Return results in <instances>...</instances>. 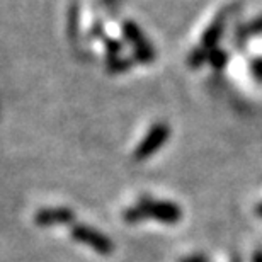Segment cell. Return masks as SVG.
Here are the masks:
<instances>
[{
	"instance_id": "6da1fadb",
	"label": "cell",
	"mask_w": 262,
	"mask_h": 262,
	"mask_svg": "<svg viewBox=\"0 0 262 262\" xmlns=\"http://www.w3.org/2000/svg\"><path fill=\"white\" fill-rule=\"evenodd\" d=\"M123 218L128 223H138L145 218H154L159 220L162 223L174 225L182 218V209L177 206L176 203L170 201H159V199L151 198H141L135 206L128 208L124 211Z\"/></svg>"
},
{
	"instance_id": "7a4b0ae2",
	"label": "cell",
	"mask_w": 262,
	"mask_h": 262,
	"mask_svg": "<svg viewBox=\"0 0 262 262\" xmlns=\"http://www.w3.org/2000/svg\"><path fill=\"white\" fill-rule=\"evenodd\" d=\"M170 136V126L167 123H155L154 126L150 128V131L146 133V136L141 140V143L136 146L135 150V160H146L150 159L151 155L155 154L160 146L165 145V141L169 140Z\"/></svg>"
},
{
	"instance_id": "3957f363",
	"label": "cell",
	"mask_w": 262,
	"mask_h": 262,
	"mask_svg": "<svg viewBox=\"0 0 262 262\" xmlns=\"http://www.w3.org/2000/svg\"><path fill=\"white\" fill-rule=\"evenodd\" d=\"M72 238L80 244H85L92 247L97 254L101 255H111L114 250L113 242L106 235L101 233L99 230L87 227V225H73L72 228Z\"/></svg>"
},
{
	"instance_id": "277c9868",
	"label": "cell",
	"mask_w": 262,
	"mask_h": 262,
	"mask_svg": "<svg viewBox=\"0 0 262 262\" xmlns=\"http://www.w3.org/2000/svg\"><path fill=\"white\" fill-rule=\"evenodd\" d=\"M123 34H124V38L133 45L136 61H140V63H151V61L155 60L154 46H151L148 43V39L145 38L143 31L140 29L138 24L126 20V23L123 24Z\"/></svg>"
},
{
	"instance_id": "5b68a950",
	"label": "cell",
	"mask_w": 262,
	"mask_h": 262,
	"mask_svg": "<svg viewBox=\"0 0 262 262\" xmlns=\"http://www.w3.org/2000/svg\"><path fill=\"white\" fill-rule=\"evenodd\" d=\"M75 220L72 209L68 208H45L34 216L38 227H55V225H70Z\"/></svg>"
},
{
	"instance_id": "8992f818",
	"label": "cell",
	"mask_w": 262,
	"mask_h": 262,
	"mask_svg": "<svg viewBox=\"0 0 262 262\" xmlns=\"http://www.w3.org/2000/svg\"><path fill=\"white\" fill-rule=\"evenodd\" d=\"M235 7H227L225 10H222V14L216 15V19L209 24V28L204 31L203 38H201V48L204 50H213V48H218V41L222 39L223 36V31H225V26H227V19L230 12H232Z\"/></svg>"
},
{
	"instance_id": "52a82bcc",
	"label": "cell",
	"mask_w": 262,
	"mask_h": 262,
	"mask_svg": "<svg viewBox=\"0 0 262 262\" xmlns=\"http://www.w3.org/2000/svg\"><path fill=\"white\" fill-rule=\"evenodd\" d=\"M208 61L213 65V68L222 70V68L228 63V55H227V51L222 48H213L208 51Z\"/></svg>"
},
{
	"instance_id": "ba28073f",
	"label": "cell",
	"mask_w": 262,
	"mask_h": 262,
	"mask_svg": "<svg viewBox=\"0 0 262 262\" xmlns=\"http://www.w3.org/2000/svg\"><path fill=\"white\" fill-rule=\"evenodd\" d=\"M208 61V50H204V48H196V50H192L189 56H187V65L192 67V68H198V67H201L203 63H206Z\"/></svg>"
},
{
	"instance_id": "9c48e42d",
	"label": "cell",
	"mask_w": 262,
	"mask_h": 262,
	"mask_svg": "<svg viewBox=\"0 0 262 262\" xmlns=\"http://www.w3.org/2000/svg\"><path fill=\"white\" fill-rule=\"evenodd\" d=\"M257 34H262V17L238 31V36H242V38H249V36H257Z\"/></svg>"
},
{
	"instance_id": "30bf717a",
	"label": "cell",
	"mask_w": 262,
	"mask_h": 262,
	"mask_svg": "<svg viewBox=\"0 0 262 262\" xmlns=\"http://www.w3.org/2000/svg\"><path fill=\"white\" fill-rule=\"evenodd\" d=\"M133 65V60H118V58H113L111 63H109V70L118 73V72H123V70H128V68Z\"/></svg>"
},
{
	"instance_id": "8fae6325",
	"label": "cell",
	"mask_w": 262,
	"mask_h": 262,
	"mask_svg": "<svg viewBox=\"0 0 262 262\" xmlns=\"http://www.w3.org/2000/svg\"><path fill=\"white\" fill-rule=\"evenodd\" d=\"M104 41H106V50H107V55L111 56V60L116 58L118 53L121 51V45L114 39H104Z\"/></svg>"
},
{
	"instance_id": "7c38bea8",
	"label": "cell",
	"mask_w": 262,
	"mask_h": 262,
	"mask_svg": "<svg viewBox=\"0 0 262 262\" xmlns=\"http://www.w3.org/2000/svg\"><path fill=\"white\" fill-rule=\"evenodd\" d=\"M252 72L259 80H262V58H255L252 61Z\"/></svg>"
},
{
	"instance_id": "4fadbf2b",
	"label": "cell",
	"mask_w": 262,
	"mask_h": 262,
	"mask_svg": "<svg viewBox=\"0 0 262 262\" xmlns=\"http://www.w3.org/2000/svg\"><path fill=\"white\" fill-rule=\"evenodd\" d=\"M182 262H208V259L204 257L203 254H194V255H191V257L184 259Z\"/></svg>"
},
{
	"instance_id": "5bb4252c",
	"label": "cell",
	"mask_w": 262,
	"mask_h": 262,
	"mask_svg": "<svg viewBox=\"0 0 262 262\" xmlns=\"http://www.w3.org/2000/svg\"><path fill=\"white\" fill-rule=\"evenodd\" d=\"M252 262H262V250H255L254 257H252Z\"/></svg>"
},
{
	"instance_id": "9a60e30c",
	"label": "cell",
	"mask_w": 262,
	"mask_h": 262,
	"mask_svg": "<svg viewBox=\"0 0 262 262\" xmlns=\"http://www.w3.org/2000/svg\"><path fill=\"white\" fill-rule=\"evenodd\" d=\"M255 213H257L259 216H262V203H260V204H257V208H255Z\"/></svg>"
}]
</instances>
